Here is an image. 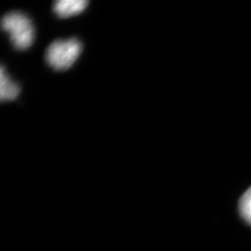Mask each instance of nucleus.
<instances>
[{"mask_svg": "<svg viewBox=\"0 0 251 251\" xmlns=\"http://www.w3.org/2000/svg\"><path fill=\"white\" fill-rule=\"evenodd\" d=\"M81 50L82 45L76 38L56 40L46 50V62L54 70L64 71L75 63Z\"/></svg>", "mask_w": 251, "mask_h": 251, "instance_id": "nucleus-2", "label": "nucleus"}, {"mask_svg": "<svg viewBox=\"0 0 251 251\" xmlns=\"http://www.w3.org/2000/svg\"><path fill=\"white\" fill-rule=\"evenodd\" d=\"M238 209L244 221L251 225V187L243 194L239 200Z\"/></svg>", "mask_w": 251, "mask_h": 251, "instance_id": "nucleus-5", "label": "nucleus"}, {"mask_svg": "<svg viewBox=\"0 0 251 251\" xmlns=\"http://www.w3.org/2000/svg\"><path fill=\"white\" fill-rule=\"evenodd\" d=\"M89 5L87 0H58L53 3L54 12L61 18L81 13Z\"/></svg>", "mask_w": 251, "mask_h": 251, "instance_id": "nucleus-3", "label": "nucleus"}, {"mask_svg": "<svg viewBox=\"0 0 251 251\" xmlns=\"http://www.w3.org/2000/svg\"><path fill=\"white\" fill-rule=\"evenodd\" d=\"M20 93V88L16 83L9 79L5 74L4 66H1L0 71V100L1 101H7L16 99Z\"/></svg>", "mask_w": 251, "mask_h": 251, "instance_id": "nucleus-4", "label": "nucleus"}, {"mask_svg": "<svg viewBox=\"0 0 251 251\" xmlns=\"http://www.w3.org/2000/svg\"><path fill=\"white\" fill-rule=\"evenodd\" d=\"M2 29L9 34L10 41L16 50H25L33 44L35 38L33 24L22 12L7 13L2 19Z\"/></svg>", "mask_w": 251, "mask_h": 251, "instance_id": "nucleus-1", "label": "nucleus"}]
</instances>
